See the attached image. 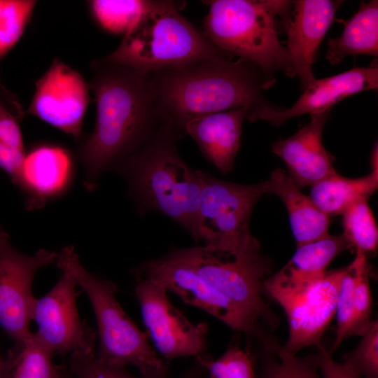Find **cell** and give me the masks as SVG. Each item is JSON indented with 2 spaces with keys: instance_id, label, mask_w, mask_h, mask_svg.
I'll list each match as a JSON object with an SVG mask.
<instances>
[{
  "instance_id": "1",
  "label": "cell",
  "mask_w": 378,
  "mask_h": 378,
  "mask_svg": "<svg viewBox=\"0 0 378 378\" xmlns=\"http://www.w3.org/2000/svg\"><path fill=\"white\" fill-rule=\"evenodd\" d=\"M91 71L96 122L78 152L88 190L103 172L144 147L162 123L146 74L104 58L92 61Z\"/></svg>"
},
{
  "instance_id": "2",
  "label": "cell",
  "mask_w": 378,
  "mask_h": 378,
  "mask_svg": "<svg viewBox=\"0 0 378 378\" xmlns=\"http://www.w3.org/2000/svg\"><path fill=\"white\" fill-rule=\"evenodd\" d=\"M234 58L224 52L146 74L162 122L185 136L186 124L197 118L243 107L251 113L270 106L262 90L274 78Z\"/></svg>"
},
{
  "instance_id": "3",
  "label": "cell",
  "mask_w": 378,
  "mask_h": 378,
  "mask_svg": "<svg viewBox=\"0 0 378 378\" xmlns=\"http://www.w3.org/2000/svg\"><path fill=\"white\" fill-rule=\"evenodd\" d=\"M183 136L162 122L144 147L114 169L126 178L139 213L160 212L197 241L202 171L193 169L181 158L177 143Z\"/></svg>"
},
{
  "instance_id": "4",
  "label": "cell",
  "mask_w": 378,
  "mask_h": 378,
  "mask_svg": "<svg viewBox=\"0 0 378 378\" xmlns=\"http://www.w3.org/2000/svg\"><path fill=\"white\" fill-rule=\"evenodd\" d=\"M205 2L209 9L202 31L214 45L234 57L253 63L271 78L276 71L293 77L288 50L279 39L280 21L290 20L292 1Z\"/></svg>"
},
{
  "instance_id": "5",
  "label": "cell",
  "mask_w": 378,
  "mask_h": 378,
  "mask_svg": "<svg viewBox=\"0 0 378 378\" xmlns=\"http://www.w3.org/2000/svg\"><path fill=\"white\" fill-rule=\"evenodd\" d=\"M55 263L62 272L74 279L90 300L99 340L97 358L112 365L134 366L145 378H169L166 363L118 301L116 284L86 270L73 246H66L58 253Z\"/></svg>"
},
{
  "instance_id": "6",
  "label": "cell",
  "mask_w": 378,
  "mask_h": 378,
  "mask_svg": "<svg viewBox=\"0 0 378 378\" xmlns=\"http://www.w3.org/2000/svg\"><path fill=\"white\" fill-rule=\"evenodd\" d=\"M224 52L180 14L177 3L150 1L116 50L104 58L148 74Z\"/></svg>"
},
{
  "instance_id": "7",
  "label": "cell",
  "mask_w": 378,
  "mask_h": 378,
  "mask_svg": "<svg viewBox=\"0 0 378 378\" xmlns=\"http://www.w3.org/2000/svg\"><path fill=\"white\" fill-rule=\"evenodd\" d=\"M182 251L202 278L253 320L257 322L261 317L274 324V315L265 302L262 291L270 265L253 236L234 254L219 252L204 245Z\"/></svg>"
},
{
  "instance_id": "8",
  "label": "cell",
  "mask_w": 378,
  "mask_h": 378,
  "mask_svg": "<svg viewBox=\"0 0 378 378\" xmlns=\"http://www.w3.org/2000/svg\"><path fill=\"white\" fill-rule=\"evenodd\" d=\"M197 222V241L215 251L234 254L253 236L250 218L267 180L255 184L227 182L203 172Z\"/></svg>"
},
{
  "instance_id": "9",
  "label": "cell",
  "mask_w": 378,
  "mask_h": 378,
  "mask_svg": "<svg viewBox=\"0 0 378 378\" xmlns=\"http://www.w3.org/2000/svg\"><path fill=\"white\" fill-rule=\"evenodd\" d=\"M346 267L302 282H288L273 275L262 284L265 293L284 309L289 336L283 347L296 355L304 347L321 344V339L335 317L341 279Z\"/></svg>"
},
{
  "instance_id": "10",
  "label": "cell",
  "mask_w": 378,
  "mask_h": 378,
  "mask_svg": "<svg viewBox=\"0 0 378 378\" xmlns=\"http://www.w3.org/2000/svg\"><path fill=\"white\" fill-rule=\"evenodd\" d=\"M134 274L158 283L186 304L204 310L233 330L249 332L256 326L246 312L198 274L182 248L143 262Z\"/></svg>"
},
{
  "instance_id": "11",
  "label": "cell",
  "mask_w": 378,
  "mask_h": 378,
  "mask_svg": "<svg viewBox=\"0 0 378 378\" xmlns=\"http://www.w3.org/2000/svg\"><path fill=\"white\" fill-rule=\"evenodd\" d=\"M134 295L150 339L167 360L205 353L208 325L193 323L172 305L167 290L158 283L134 274Z\"/></svg>"
},
{
  "instance_id": "12",
  "label": "cell",
  "mask_w": 378,
  "mask_h": 378,
  "mask_svg": "<svg viewBox=\"0 0 378 378\" xmlns=\"http://www.w3.org/2000/svg\"><path fill=\"white\" fill-rule=\"evenodd\" d=\"M58 253L40 249L24 255L10 244L0 225V326L15 343L26 340L30 331L34 300L32 282L41 268L56 262Z\"/></svg>"
},
{
  "instance_id": "13",
  "label": "cell",
  "mask_w": 378,
  "mask_h": 378,
  "mask_svg": "<svg viewBox=\"0 0 378 378\" xmlns=\"http://www.w3.org/2000/svg\"><path fill=\"white\" fill-rule=\"evenodd\" d=\"M76 285L70 275L62 272L53 288L35 298L31 305V320L38 326L36 334L54 354L94 351L96 333L79 317Z\"/></svg>"
},
{
  "instance_id": "14",
  "label": "cell",
  "mask_w": 378,
  "mask_h": 378,
  "mask_svg": "<svg viewBox=\"0 0 378 378\" xmlns=\"http://www.w3.org/2000/svg\"><path fill=\"white\" fill-rule=\"evenodd\" d=\"M89 89L78 71L55 59L36 81L25 114L35 115L78 139L90 102Z\"/></svg>"
},
{
  "instance_id": "15",
  "label": "cell",
  "mask_w": 378,
  "mask_h": 378,
  "mask_svg": "<svg viewBox=\"0 0 378 378\" xmlns=\"http://www.w3.org/2000/svg\"><path fill=\"white\" fill-rule=\"evenodd\" d=\"M377 66L354 67L340 74L315 79L289 108L264 106L255 110L247 119L251 122L263 120L279 126L291 118L330 110L333 105L349 96L363 91L377 90Z\"/></svg>"
},
{
  "instance_id": "16",
  "label": "cell",
  "mask_w": 378,
  "mask_h": 378,
  "mask_svg": "<svg viewBox=\"0 0 378 378\" xmlns=\"http://www.w3.org/2000/svg\"><path fill=\"white\" fill-rule=\"evenodd\" d=\"M342 1L298 0L292 1V17L286 26L287 50L293 77L298 76L304 89L316 78L312 66L319 46L335 20Z\"/></svg>"
},
{
  "instance_id": "17",
  "label": "cell",
  "mask_w": 378,
  "mask_h": 378,
  "mask_svg": "<svg viewBox=\"0 0 378 378\" xmlns=\"http://www.w3.org/2000/svg\"><path fill=\"white\" fill-rule=\"evenodd\" d=\"M330 110L311 114L309 123L286 139L272 144V151L284 162L290 178L299 188L311 186L337 174L332 155L322 142Z\"/></svg>"
},
{
  "instance_id": "18",
  "label": "cell",
  "mask_w": 378,
  "mask_h": 378,
  "mask_svg": "<svg viewBox=\"0 0 378 378\" xmlns=\"http://www.w3.org/2000/svg\"><path fill=\"white\" fill-rule=\"evenodd\" d=\"M251 110L243 107L209 114L188 122L185 127L206 160L221 174L233 169L241 146L244 120Z\"/></svg>"
},
{
  "instance_id": "19",
  "label": "cell",
  "mask_w": 378,
  "mask_h": 378,
  "mask_svg": "<svg viewBox=\"0 0 378 378\" xmlns=\"http://www.w3.org/2000/svg\"><path fill=\"white\" fill-rule=\"evenodd\" d=\"M71 160L61 147L41 146L26 155L18 186L28 196L29 208L41 206L69 182Z\"/></svg>"
},
{
  "instance_id": "20",
  "label": "cell",
  "mask_w": 378,
  "mask_h": 378,
  "mask_svg": "<svg viewBox=\"0 0 378 378\" xmlns=\"http://www.w3.org/2000/svg\"><path fill=\"white\" fill-rule=\"evenodd\" d=\"M267 183L269 193L278 195L286 206L297 247L330 235V216L300 191L284 169L273 171Z\"/></svg>"
},
{
  "instance_id": "21",
  "label": "cell",
  "mask_w": 378,
  "mask_h": 378,
  "mask_svg": "<svg viewBox=\"0 0 378 378\" xmlns=\"http://www.w3.org/2000/svg\"><path fill=\"white\" fill-rule=\"evenodd\" d=\"M344 30L337 37L329 38L326 59L332 65L340 63L346 55H378V1L362 2L358 10L349 19H337Z\"/></svg>"
},
{
  "instance_id": "22",
  "label": "cell",
  "mask_w": 378,
  "mask_h": 378,
  "mask_svg": "<svg viewBox=\"0 0 378 378\" xmlns=\"http://www.w3.org/2000/svg\"><path fill=\"white\" fill-rule=\"evenodd\" d=\"M372 171L358 178L336 174L312 186L310 198L328 216L342 214L352 203L368 199L378 187L377 146L372 155Z\"/></svg>"
},
{
  "instance_id": "23",
  "label": "cell",
  "mask_w": 378,
  "mask_h": 378,
  "mask_svg": "<svg viewBox=\"0 0 378 378\" xmlns=\"http://www.w3.org/2000/svg\"><path fill=\"white\" fill-rule=\"evenodd\" d=\"M351 246L344 234L328 236L298 246L290 260L274 274L279 279L301 282L323 276L332 260Z\"/></svg>"
},
{
  "instance_id": "24",
  "label": "cell",
  "mask_w": 378,
  "mask_h": 378,
  "mask_svg": "<svg viewBox=\"0 0 378 378\" xmlns=\"http://www.w3.org/2000/svg\"><path fill=\"white\" fill-rule=\"evenodd\" d=\"M54 354L31 332L10 349L3 360L1 378H66L55 365Z\"/></svg>"
},
{
  "instance_id": "25",
  "label": "cell",
  "mask_w": 378,
  "mask_h": 378,
  "mask_svg": "<svg viewBox=\"0 0 378 378\" xmlns=\"http://www.w3.org/2000/svg\"><path fill=\"white\" fill-rule=\"evenodd\" d=\"M262 368L259 378H322L314 355L298 357L273 337L260 334Z\"/></svg>"
},
{
  "instance_id": "26",
  "label": "cell",
  "mask_w": 378,
  "mask_h": 378,
  "mask_svg": "<svg viewBox=\"0 0 378 378\" xmlns=\"http://www.w3.org/2000/svg\"><path fill=\"white\" fill-rule=\"evenodd\" d=\"M344 236L350 244L366 253H374L378 244V230L368 199H360L342 214Z\"/></svg>"
},
{
  "instance_id": "27",
  "label": "cell",
  "mask_w": 378,
  "mask_h": 378,
  "mask_svg": "<svg viewBox=\"0 0 378 378\" xmlns=\"http://www.w3.org/2000/svg\"><path fill=\"white\" fill-rule=\"evenodd\" d=\"M89 5L98 24L112 34L125 33L148 7L150 1L93 0Z\"/></svg>"
},
{
  "instance_id": "28",
  "label": "cell",
  "mask_w": 378,
  "mask_h": 378,
  "mask_svg": "<svg viewBox=\"0 0 378 378\" xmlns=\"http://www.w3.org/2000/svg\"><path fill=\"white\" fill-rule=\"evenodd\" d=\"M195 358L207 378H256L252 354L237 344L230 345L216 360L205 353Z\"/></svg>"
},
{
  "instance_id": "29",
  "label": "cell",
  "mask_w": 378,
  "mask_h": 378,
  "mask_svg": "<svg viewBox=\"0 0 378 378\" xmlns=\"http://www.w3.org/2000/svg\"><path fill=\"white\" fill-rule=\"evenodd\" d=\"M36 4L31 0H0V60L22 37Z\"/></svg>"
},
{
  "instance_id": "30",
  "label": "cell",
  "mask_w": 378,
  "mask_h": 378,
  "mask_svg": "<svg viewBox=\"0 0 378 378\" xmlns=\"http://www.w3.org/2000/svg\"><path fill=\"white\" fill-rule=\"evenodd\" d=\"M354 272V302L355 321L353 328V336H362L372 320V295L368 279L369 265L366 255L356 250V255L351 262Z\"/></svg>"
},
{
  "instance_id": "31",
  "label": "cell",
  "mask_w": 378,
  "mask_h": 378,
  "mask_svg": "<svg viewBox=\"0 0 378 378\" xmlns=\"http://www.w3.org/2000/svg\"><path fill=\"white\" fill-rule=\"evenodd\" d=\"M357 346L342 356V363L360 378H378V322L372 320Z\"/></svg>"
},
{
  "instance_id": "32",
  "label": "cell",
  "mask_w": 378,
  "mask_h": 378,
  "mask_svg": "<svg viewBox=\"0 0 378 378\" xmlns=\"http://www.w3.org/2000/svg\"><path fill=\"white\" fill-rule=\"evenodd\" d=\"M354 272L351 263L346 267L341 279L335 317L336 336L330 353L336 350L344 339L353 336L355 321L354 302Z\"/></svg>"
},
{
  "instance_id": "33",
  "label": "cell",
  "mask_w": 378,
  "mask_h": 378,
  "mask_svg": "<svg viewBox=\"0 0 378 378\" xmlns=\"http://www.w3.org/2000/svg\"><path fill=\"white\" fill-rule=\"evenodd\" d=\"M18 97L0 83V143L24 150L20 122L25 115Z\"/></svg>"
},
{
  "instance_id": "34",
  "label": "cell",
  "mask_w": 378,
  "mask_h": 378,
  "mask_svg": "<svg viewBox=\"0 0 378 378\" xmlns=\"http://www.w3.org/2000/svg\"><path fill=\"white\" fill-rule=\"evenodd\" d=\"M70 368L74 378H145L130 374L125 367L101 361L95 351L71 354Z\"/></svg>"
},
{
  "instance_id": "35",
  "label": "cell",
  "mask_w": 378,
  "mask_h": 378,
  "mask_svg": "<svg viewBox=\"0 0 378 378\" xmlns=\"http://www.w3.org/2000/svg\"><path fill=\"white\" fill-rule=\"evenodd\" d=\"M316 349L314 356L322 378H360L342 363L335 361L321 344Z\"/></svg>"
},
{
  "instance_id": "36",
  "label": "cell",
  "mask_w": 378,
  "mask_h": 378,
  "mask_svg": "<svg viewBox=\"0 0 378 378\" xmlns=\"http://www.w3.org/2000/svg\"><path fill=\"white\" fill-rule=\"evenodd\" d=\"M25 156L24 150L0 143V168L8 174L15 184H19Z\"/></svg>"
},
{
  "instance_id": "37",
  "label": "cell",
  "mask_w": 378,
  "mask_h": 378,
  "mask_svg": "<svg viewBox=\"0 0 378 378\" xmlns=\"http://www.w3.org/2000/svg\"><path fill=\"white\" fill-rule=\"evenodd\" d=\"M204 374L205 371L202 367L196 363L195 366L188 370L178 378H206Z\"/></svg>"
},
{
  "instance_id": "38",
  "label": "cell",
  "mask_w": 378,
  "mask_h": 378,
  "mask_svg": "<svg viewBox=\"0 0 378 378\" xmlns=\"http://www.w3.org/2000/svg\"><path fill=\"white\" fill-rule=\"evenodd\" d=\"M2 368H3V360L0 356V378L1 377Z\"/></svg>"
}]
</instances>
